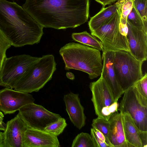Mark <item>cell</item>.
Here are the masks:
<instances>
[{
	"mask_svg": "<svg viewBox=\"0 0 147 147\" xmlns=\"http://www.w3.org/2000/svg\"><path fill=\"white\" fill-rule=\"evenodd\" d=\"M22 7L43 28L64 29L87 21L89 0H26Z\"/></svg>",
	"mask_w": 147,
	"mask_h": 147,
	"instance_id": "cell-1",
	"label": "cell"
},
{
	"mask_svg": "<svg viewBox=\"0 0 147 147\" xmlns=\"http://www.w3.org/2000/svg\"><path fill=\"white\" fill-rule=\"evenodd\" d=\"M43 27L15 2L0 0V31L16 47L39 42Z\"/></svg>",
	"mask_w": 147,
	"mask_h": 147,
	"instance_id": "cell-2",
	"label": "cell"
},
{
	"mask_svg": "<svg viewBox=\"0 0 147 147\" xmlns=\"http://www.w3.org/2000/svg\"><path fill=\"white\" fill-rule=\"evenodd\" d=\"M59 53L66 70L74 69L87 73L93 79L100 76L102 59L100 51L88 46L74 42L61 48Z\"/></svg>",
	"mask_w": 147,
	"mask_h": 147,
	"instance_id": "cell-3",
	"label": "cell"
},
{
	"mask_svg": "<svg viewBox=\"0 0 147 147\" xmlns=\"http://www.w3.org/2000/svg\"><path fill=\"white\" fill-rule=\"evenodd\" d=\"M56 65L53 55L40 57L16 83L14 90L27 93L38 91L51 79Z\"/></svg>",
	"mask_w": 147,
	"mask_h": 147,
	"instance_id": "cell-4",
	"label": "cell"
},
{
	"mask_svg": "<svg viewBox=\"0 0 147 147\" xmlns=\"http://www.w3.org/2000/svg\"><path fill=\"white\" fill-rule=\"evenodd\" d=\"M128 28L127 24L120 22L118 10L100 27L91 32L98 38L103 49L115 52L124 50L129 52L127 37Z\"/></svg>",
	"mask_w": 147,
	"mask_h": 147,
	"instance_id": "cell-5",
	"label": "cell"
},
{
	"mask_svg": "<svg viewBox=\"0 0 147 147\" xmlns=\"http://www.w3.org/2000/svg\"><path fill=\"white\" fill-rule=\"evenodd\" d=\"M143 62L136 59L129 51L114 52V68L118 82L124 92L143 76Z\"/></svg>",
	"mask_w": 147,
	"mask_h": 147,
	"instance_id": "cell-6",
	"label": "cell"
},
{
	"mask_svg": "<svg viewBox=\"0 0 147 147\" xmlns=\"http://www.w3.org/2000/svg\"><path fill=\"white\" fill-rule=\"evenodd\" d=\"M40 57L26 54L6 57L0 71V86L14 88L16 83Z\"/></svg>",
	"mask_w": 147,
	"mask_h": 147,
	"instance_id": "cell-7",
	"label": "cell"
},
{
	"mask_svg": "<svg viewBox=\"0 0 147 147\" xmlns=\"http://www.w3.org/2000/svg\"><path fill=\"white\" fill-rule=\"evenodd\" d=\"M89 87L95 114L98 117L108 121L117 112L118 107L110 88L101 76L97 81L91 82Z\"/></svg>",
	"mask_w": 147,
	"mask_h": 147,
	"instance_id": "cell-8",
	"label": "cell"
},
{
	"mask_svg": "<svg viewBox=\"0 0 147 147\" xmlns=\"http://www.w3.org/2000/svg\"><path fill=\"white\" fill-rule=\"evenodd\" d=\"M123 94L118 110L121 114H128L140 130L147 131V106L139 99L134 85Z\"/></svg>",
	"mask_w": 147,
	"mask_h": 147,
	"instance_id": "cell-9",
	"label": "cell"
},
{
	"mask_svg": "<svg viewBox=\"0 0 147 147\" xmlns=\"http://www.w3.org/2000/svg\"><path fill=\"white\" fill-rule=\"evenodd\" d=\"M18 111L28 127L42 130L61 117L59 114L50 112L41 105L34 102L24 105Z\"/></svg>",
	"mask_w": 147,
	"mask_h": 147,
	"instance_id": "cell-10",
	"label": "cell"
},
{
	"mask_svg": "<svg viewBox=\"0 0 147 147\" xmlns=\"http://www.w3.org/2000/svg\"><path fill=\"white\" fill-rule=\"evenodd\" d=\"M34 101L32 95L29 93L7 88L0 90V111L5 115L14 113L24 105Z\"/></svg>",
	"mask_w": 147,
	"mask_h": 147,
	"instance_id": "cell-11",
	"label": "cell"
},
{
	"mask_svg": "<svg viewBox=\"0 0 147 147\" xmlns=\"http://www.w3.org/2000/svg\"><path fill=\"white\" fill-rule=\"evenodd\" d=\"M127 24L129 52L136 59L144 62L147 59V32L136 28L128 22Z\"/></svg>",
	"mask_w": 147,
	"mask_h": 147,
	"instance_id": "cell-12",
	"label": "cell"
},
{
	"mask_svg": "<svg viewBox=\"0 0 147 147\" xmlns=\"http://www.w3.org/2000/svg\"><path fill=\"white\" fill-rule=\"evenodd\" d=\"M23 147H59L57 136L44 130L28 127L23 138Z\"/></svg>",
	"mask_w": 147,
	"mask_h": 147,
	"instance_id": "cell-13",
	"label": "cell"
},
{
	"mask_svg": "<svg viewBox=\"0 0 147 147\" xmlns=\"http://www.w3.org/2000/svg\"><path fill=\"white\" fill-rule=\"evenodd\" d=\"M102 56L103 64L100 75L111 91L114 98L118 102L123 94L117 80L113 66L114 52L103 49Z\"/></svg>",
	"mask_w": 147,
	"mask_h": 147,
	"instance_id": "cell-14",
	"label": "cell"
},
{
	"mask_svg": "<svg viewBox=\"0 0 147 147\" xmlns=\"http://www.w3.org/2000/svg\"><path fill=\"white\" fill-rule=\"evenodd\" d=\"M27 127L19 112L7 121L3 132L4 147H23V136Z\"/></svg>",
	"mask_w": 147,
	"mask_h": 147,
	"instance_id": "cell-15",
	"label": "cell"
},
{
	"mask_svg": "<svg viewBox=\"0 0 147 147\" xmlns=\"http://www.w3.org/2000/svg\"><path fill=\"white\" fill-rule=\"evenodd\" d=\"M79 96L78 94L70 92L64 95L63 99L71 122L75 126L80 129L85 125L86 117Z\"/></svg>",
	"mask_w": 147,
	"mask_h": 147,
	"instance_id": "cell-16",
	"label": "cell"
},
{
	"mask_svg": "<svg viewBox=\"0 0 147 147\" xmlns=\"http://www.w3.org/2000/svg\"><path fill=\"white\" fill-rule=\"evenodd\" d=\"M110 123L109 140L113 147H128L124 134L122 115L116 112L109 120Z\"/></svg>",
	"mask_w": 147,
	"mask_h": 147,
	"instance_id": "cell-17",
	"label": "cell"
},
{
	"mask_svg": "<svg viewBox=\"0 0 147 147\" xmlns=\"http://www.w3.org/2000/svg\"><path fill=\"white\" fill-rule=\"evenodd\" d=\"M122 115L125 137L128 147H142L140 138V130L128 114Z\"/></svg>",
	"mask_w": 147,
	"mask_h": 147,
	"instance_id": "cell-18",
	"label": "cell"
},
{
	"mask_svg": "<svg viewBox=\"0 0 147 147\" xmlns=\"http://www.w3.org/2000/svg\"><path fill=\"white\" fill-rule=\"evenodd\" d=\"M117 10L115 3L106 7H103L96 15L92 17L88 23L91 32L97 29L113 16Z\"/></svg>",
	"mask_w": 147,
	"mask_h": 147,
	"instance_id": "cell-19",
	"label": "cell"
},
{
	"mask_svg": "<svg viewBox=\"0 0 147 147\" xmlns=\"http://www.w3.org/2000/svg\"><path fill=\"white\" fill-rule=\"evenodd\" d=\"M71 37L76 41L90 46L100 51H102L103 49L101 42L86 31L79 33H73L71 34Z\"/></svg>",
	"mask_w": 147,
	"mask_h": 147,
	"instance_id": "cell-20",
	"label": "cell"
},
{
	"mask_svg": "<svg viewBox=\"0 0 147 147\" xmlns=\"http://www.w3.org/2000/svg\"><path fill=\"white\" fill-rule=\"evenodd\" d=\"M120 16V22L127 24V18L133 7V0H117L116 3Z\"/></svg>",
	"mask_w": 147,
	"mask_h": 147,
	"instance_id": "cell-21",
	"label": "cell"
},
{
	"mask_svg": "<svg viewBox=\"0 0 147 147\" xmlns=\"http://www.w3.org/2000/svg\"><path fill=\"white\" fill-rule=\"evenodd\" d=\"M71 147H96V146L90 135L82 132L75 137Z\"/></svg>",
	"mask_w": 147,
	"mask_h": 147,
	"instance_id": "cell-22",
	"label": "cell"
},
{
	"mask_svg": "<svg viewBox=\"0 0 147 147\" xmlns=\"http://www.w3.org/2000/svg\"><path fill=\"white\" fill-rule=\"evenodd\" d=\"M67 125L65 119L61 117L58 120L47 125L44 130L55 136L61 134Z\"/></svg>",
	"mask_w": 147,
	"mask_h": 147,
	"instance_id": "cell-23",
	"label": "cell"
},
{
	"mask_svg": "<svg viewBox=\"0 0 147 147\" xmlns=\"http://www.w3.org/2000/svg\"><path fill=\"white\" fill-rule=\"evenodd\" d=\"M127 22L136 28L147 32V27L145 26L142 18L134 6L127 16Z\"/></svg>",
	"mask_w": 147,
	"mask_h": 147,
	"instance_id": "cell-24",
	"label": "cell"
},
{
	"mask_svg": "<svg viewBox=\"0 0 147 147\" xmlns=\"http://www.w3.org/2000/svg\"><path fill=\"white\" fill-rule=\"evenodd\" d=\"M92 125V127L98 129L102 133L107 140L110 142L109 139L110 125L109 120L107 121L97 117L93 120Z\"/></svg>",
	"mask_w": 147,
	"mask_h": 147,
	"instance_id": "cell-25",
	"label": "cell"
},
{
	"mask_svg": "<svg viewBox=\"0 0 147 147\" xmlns=\"http://www.w3.org/2000/svg\"><path fill=\"white\" fill-rule=\"evenodd\" d=\"M133 6L142 18L145 26L147 27V0H133Z\"/></svg>",
	"mask_w": 147,
	"mask_h": 147,
	"instance_id": "cell-26",
	"label": "cell"
},
{
	"mask_svg": "<svg viewBox=\"0 0 147 147\" xmlns=\"http://www.w3.org/2000/svg\"><path fill=\"white\" fill-rule=\"evenodd\" d=\"M11 46L10 42L0 31V71L3 63L7 57L6 50Z\"/></svg>",
	"mask_w": 147,
	"mask_h": 147,
	"instance_id": "cell-27",
	"label": "cell"
},
{
	"mask_svg": "<svg viewBox=\"0 0 147 147\" xmlns=\"http://www.w3.org/2000/svg\"><path fill=\"white\" fill-rule=\"evenodd\" d=\"M138 92L147 98V74L146 73L134 85Z\"/></svg>",
	"mask_w": 147,
	"mask_h": 147,
	"instance_id": "cell-28",
	"label": "cell"
},
{
	"mask_svg": "<svg viewBox=\"0 0 147 147\" xmlns=\"http://www.w3.org/2000/svg\"><path fill=\"white\" fill-rule=\"evenodd\" d=\"M90 135L96 145V147H110L106 142L97 137L92 127L90 129Z\"/></svg>",
	"mask_w": 147,
	"mask_h": 147,
	"instance_id": "cell-29",
	"label": "cell"
},
{
	"mask_svg": "<svg viewBox=\"0 0 147 147\" xmlns=\"http://www.w3.org/2000/svg\"><path fill=\"white\" fill-rule=\"evenodd\" d=\"M102 4L104 7L107 5L111 4L117 0H95Z\"/></svg>",
	"mask_w": 147,
	"mask_h": 147,
	"instance_id": "cell-30",
	"label": "cell"
},
{
	"mask_svg": "<svg viewBox=\"0 0 147 147\" xmlns=\"http://www.w3.org/2000/svg\"><path fill=\"white\" fill-rule=\"evenodd\" d=\"M0 147H4L3 142V133L0 131Z\"/></svg>",
	"mask_w": 147,
	"mask_h": 147,
	"instance_id": "cell-31",
	"label": "cell"
},
{
	"mask_svg": "<svg viewBox=\"0 0 147 147\" xmlns=\"http://www.w3.org/2000/svg\"><path fill=\"white\" fill-rule=\"evenodd\" d=\"M66 76L68 78L71 80H73L75 78L74 74L70 72H67L66 73Z\"/></svg>",
	"mask_w": 147,
	"mask_h": 147,
	"instance_id": "cell-32",
	"label": "cell"
},
{
	"mask_svg": "<svg viewBox=\"0 0 147 147\" xmlns=\"http://www.w3.org/2000/svg\"><path fill=\"white\" fill-rule=\"evenodd\" d=\"M0 113H2V112L0 111Z\"/></svg>",
	"mask_w": 147,
	"mask_h": 147,
	"instance_id": "cell-33",
	"label": "cell"
},
{
	"mask_svg": "<svg viewBox=\"0 0 147 147\" xmlns=\"http://www.w3.org/2000/svg\"></svg>",
	"mask_w": 147,
	"mask_h": 147,
	"instance_id": "cell-34",
	"label": "cell"
}]
</instances>
